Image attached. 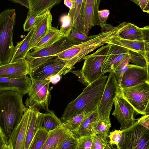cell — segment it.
Instances as JSON below:
<instances>
[{
  "mask_svg": "<svg viewBox=\"0 0 149 149\" xmlns=\"http://www.w3.org/2000/svg\"><path fill=\"white\" fill-rule=\"evenodd\" d=\"M148 80H149L146 67L131 64L123 74L119 86L121 88L131 86Z\"/></svg>",
  "mask_w": 149,
  "mask_h": 149,
  "instance_id": "16",
  "label": "cell"
},
{
  "mask_svg": "<svg viewBox=\"0 0 149 149\" xmlns=\"http://www.w3.org/2000/svg\"><path fill=\"white\" fill-rule=\"evenodd\" d=\"M107 43L119 45L126 48L129 50L140 53L146 58V54L148 52V43L144 40L143 41H137L125 40L120 38L116 36L107 42Z\"/></svg>",
  "mask_w": 149,
  "mask_h": 149,
  "instance_id": "20",
  "label": "cell"
},
{
  "mask_svg": "<svg viewBox=\"0 0 149 149\" xmlns=\"http://www.w3.org/2000/svg\"><path fill=\"white\" fill-rule=\"evenodd\" d=\"M61 25L59 29L61 37H68L74 27L73 16L69 12L68 15L62 16L60 19Z\"/></svg>",
  "mask_w": 149,
  "mask_h": 149,
  "instance_id": "30",
  "label": "cell"
},
{
  "mask_svg": "<svg viewBox=\"0 0 149 149\" xmlns=\"http://www.w3.org/2000/svg\"><path fill=\"white\" fill-rule=\"evenodd\" d=\"M62 0H28L29 12L33 15L37 16L59 4Z\"/></svg>",
  "mask_w": 149,
  "mask_h": 149,
  "instance_id": "25",
  "label": "cell"
},
{
  "mask_svg": "<svg viewBox=\"0 0 149 149\" xmlns=\"http://www.w3.org/2000/svg\"><path fill=\"white\" fill-rule=\"evenodd\" d=\"M122 131L119 149H149V130L137 121L130 127Z\"/></svg>",
  "mask_w": 149,
  "mask_h": 149,
  "instance_id": "7",
  "label": "cell"
},
{
  "mask_svg": "<svg viewBox=\"0 0 149 149\" xmlns=\"http://www.w3.org/2000/svg\"><path fill=\"white\" fill-rule=\"evenodd\" d=\"M98 0H84L82 18L84 33L87 35L93 26H100Z\"/></svg>",
  "mask_w": 149,
  "mask_h": 149,
  "instance_id": "13",
  "label": "cell"
},
{
  "mask_svg": "<svg viewBox=\"0 0 149 149\" xmlns=\"http://www.w3.org/2000/svg\"><path fill=\"white\" fill-rule=\"evenodd\" d=\"M37 16L31 15L29 12L23 25L24 31H29L33 25Z\"/></svg>",
  "mask_w": 149,
  "mask_h": 149,
  "instance_id": "42",
  "label": "cell"
},
{
  "mask_svg": "<svg viewBox=\"0 0 149 149\" xmlns=\"http://www.w3.org/2000/svg\"></svg>",
  "mask_w": 149,
  "mask_h": 149,
  "instance_id": "54",
  "label": "cell"
},
{
  "mask_svg": "<svg viewBox=\"0 0 149 149\" xmlns=\"http://www.w3.org/2000/svg\"><path fill=\"white\" fill-rule=\"evenodd\" d=\"M130 63L132 64L142 67L147 66V62L146 58L143 55L140 53L129 51Z\"/></svg>",
  "mask_w": 149,
  "mask_h": 149,
  "instance_id": "37",
  "label": "cell"
},
{
  "mask_svg": "<svg viewBox=\"0 0 149 149\" xmlns=\"http://www.w3.org/2000/svg\"><path fill=\"white\" fill-rule=\"evenodd\" d=\"M49 132L39 129L34 135L29 149H41L48 137Z\"/></svg>",
  "mask_w": 149,
  "mask_h": 149,
  "instance_id": "33",
  "label": "cell"
},
{
  "mask_svg": "<svg viewBox=\"0 0 149 149\" xmlns=\"http://www.w3.org/2000/svg\"><path fill=\"white\" fill-rule=\"evenodd\" d=\"M120 89L114 72L111 71L97 107L99 119H110L114 100L118 95Z\"/></svg>",
  "mask_w": 149,
  "mask_h": 149,
  "instance_id": "10",
  "label": "cell"
},
{
  "mask_svg": "<svg viewBox=\"0 0 149 149\" xmlns=\"http://www.w3.org/2000/svg\"><path fill=\"white\" fill-rule=\"evenodd\" d=\"M138 5L143 10L146 7L149 0H130Z\"/></svg>",
  "mask_w": 149,
  "mask_h": 149,
  "instance_id": "47",
  "label": "cell"
},
{
  "mask_svg": "<svg viewBox=\"0 0 149 149\" xmlns=\"http://www.w3.org/2000/svg\"><path fill=\"white\" fill-rule=\"evenodd\" d=\"M62 124V121L52 111L45 113L38 111V129L49 132Z\"/></svg>",
  "mask_w": 149,
  "mask_h": 149,
  "instance_id": "24",
  "label": "cell"
},
{
  "mask_svg": "<svg viewBox=\"0 0 149 149\" xmlns=\"http://www.w3.org/2000/svg\"><path fill=\"white\" fill-rule=\"evenodd\" d=\"M30 68L26 58L0 65V77L17 78L29 75Z\"/></svg>",
  "mask_w": 149,
  "mask_h": 149,
  "instance_id": "18",
  "label": "cell"
},
{
  "mask_svg": "<svg viewBox=\"0 0 149 149\" xmlns=\"http://www.w3.org/2000/svg\"><path fill=\"white\" fill-rule=\"evenodd\" d=\"M52 15L49 10L37 17L33 25L35 30L30 42L29 51L48 33L52 26Z\"/></svg>",
  "mask_w": 149,
  "mask_h": 149,
  "instance_id": "14",
  "label": "cell"
},
{
  "mask_svg": "<svg viewBox=\"0 0 149 149\" xmlns=\"http://www.w3.org/2000/svg\"><path fill=\"white\" fill-rule=\"evenodd\" d=\"M113 148L107 139L98 134L93 135L91 149H111Z\"/></svg>",
  "mask_w": 149,
  "mask_h": 149,
  "instance_id": "35",
  "label": "cell"
},
{
  "mask_svg": "<svg viewBox=\"0 0 149 149\" xmlns=\"http://www.w3.org/2000/svg\"><path fill=\"white\" fill-rule=\"evenodd\" d=\"M31 79V84L25 103L27 108L39 107L47 112L50 111L48 108L50 81L47 79L37 80Z\"/></svg>",
  "mask_w": 149,
  "mask_h": 149,
  "instance_id": "9",
  "label": "cell"
},
{
  "mask_svg": "<svg viewBox=\"0 0 149 149\" xmlns=\"http://www.w3.org/2000/svg\"><path fill=\"white\" fill-rule=\"evenodd\" d=\"M73 2L74 3H75V0H72Z\"/></svg>",
  "mask_w": 149,
  "mask_h": 149,
  "instance_id": "53",
  "label": "cell"
},
{
  "mask_svg": "<svg viewBox=\"0 0 149 149\" xmlns=\"http://www.w3.org/2000/svg\"><path fill=\"white\" fill-rule=\"evenodd\" d=\"M93 135L78 138L77 149H91Z\"/></svg>",
  "mask_w": 149,
  "mask_h": 149,
  "instance_id": "40",
  "label": "cell"
},
{
  "mask_svg": "<svg viewBox=\"0 0 149 149\" xmlns=\"http://www.w3.org/2000/svg\"><path fill=\"white\" fill-rule=\"evenodd\" d=\"M111 126L110 119H99L93 125V134H98L107 139Z\"/></svg>",
  "mask_w": 149,
  "mask_h": 149,
  "instance_id": "31",
  "label": "cell"
},
{
  "mask_svg": "<svg viewBox=\"0 0 149 149\" xmlns=\"http://www.w3.org/2000/svg\"><path fill=\"white\" fill-rule=\"evenodd\" d=\"M31 84V79L27 75L17 78L0 77V93L13 91L24 95L29 93Z\"/></svg>",
  "mask_w": 149,
  "mask_h": 149,
  "instance_id": "15",
  "label": "cell"
},
{
  "mask_svg": "<svg viewBox=\"0 0 149 149\" xmlns=\"http://www.w3.org/2000/svg\"><path fill=\"white\" fill-rule=\"evenodd\" d=\"M61 37L59 33V29L52 26L47 34L32 49L36 51L47 47L55 42Z\"/></svg>",
  "mask_w": 149,
  "mask_h": 149,
  "instance_id": "28",
  "label": "cell"
},
{
  "mask_svg": "<svg viewBox=\"0 0 149 149\" xmlns=\"http://www.w3.org/2000/svg\"><path fill=\"white\" fill-rule=\"evenodd\" d=\"M110 45V44H107L103 46L93 54L86 55L83 58L84 61L81 71L89 84L102 75V68Z\"/></svg>",
  "mask_w": 149,
  "mask_h": 149,
  "instance_id": "8",
  "label": "cell"
},
{
  "mask_svg": "<svg viewBox=\"0 0 149 149\" xmlns=\"http://www.w3.org/2000/svg\"><path fill=\"white\" fill-rule=\"evenodd\" d=\"M16 17L15 9L4 10L0 14V65L9 63L13 55V31Z\"/></svg>",
  "mask_w": 149,
  "mask_h": 149,
  "instance_id": "4",
  "label": "cell"
},
{
  "mask_svg": "<svg viewBox=\"0 0 149 149\" xmlns=\"http://www.w3.org/2000/svg\"><path fill=\"white\" fill-rule=\"evenodd\" d=\"M14 3H19L21 5L26 7L28 9H29V5L28 0H9Z\"/></svg>",
  "mask_w": 149,
  "mask_h": 149,
  "instance_id": "48",
  "label": "cell"
},
{
  "mask_svg": "<svg viewBox=\"0 0 149 149\" xmlns=\"http://www.w3.org/2000/svg\"><path fill=\"white\" fill-rule=\"evenodd\" d=\"M129 50L125 47L117 45L110 44L107 56L104 60L102 68V75L110 72L127 54Z\"/></svg>",
  "mask_w": 149,
  "mask_h": 149,
  "instance_id": "19",
  "label": "cell"
},
{
  "mask_svg": "<svg viewBox=\"0 0 149 149\" xmlns=\"http://www.w3.org/2000/svg\"><path fill=\"white\" fill-rule=\"evenodd\" d=\"M141 29L142 32L143 40L147 42L148 44V52L146 54V58L147 64V68L149 80V26H145L141 28Z\"/></svg>",
  "mask_w": 149,
  "mask_h": 149,
  "instance_id": "41",
  "label": "cell"
},
{
  "mask_svg": "<svg viewBox=\"0 0 149 149\" xmlns=\"http://www.w3.org/2000/svg\"><path fill=\"white\" fill-rule=\"evenodd\" d=\"M72 133L63 124L49 132L47 139L41 149H57L58 146Z\"/></svg>",
  "mask_w": 149,
  "mask_h": 149,
  "instance_id": "21",
  "label": "cell"
},
{
  "mask_svg": "<svg viewBox=\"0 0 149 149\" xmlns=\"http://www.w3.org/2000/svg\"><path fill=\"white\" fill-rule=\"evenodd\" d=\"M97 36V35L88 36L73 28L68 37L78 45L91 40L95 38Z\"/></svg>",
  "mask_w": 149,
  "mask_h": 149,
  "instance_id": "36",
  "label": "cell"
},
{
  "mask_svg": "<svg viewBox=\"0 0 149 149\" xmlns=\"http://www.w3.org/2000/svg\"><path fill=\"white\" fill-rule=\"evenodd\" d=\"M114 109L112 113L120 125V130L127 129L136 122L134 117L135 110L133 107L124 98L118 95L113 103Z\"/></svg>",
  "mask_w": 149,
  "mask_h": 149,
  "instance_id": "12",
  "label": "cell"
},
{
  "mask_svg": "<svg viewBox=\"0 0 149 149\" xmlns=\"http://www.w3.org/2000/svg\"><path fill=\"white\" fill-rule=\"evenodd\" d=\"M84 1V0H75V7L72 9L73 12V28L84 33L82 18Z\"/></svg>",
  "mask_w": 149,
  "mask_h": 149,
  "instance_id": "29",
  "label": "cell"
},
{
  "mask_svg": "<svg viewBox=\"0 0 149 149\" xmlns=\"http://www.w3.org/2000/svg\"><path fill=\"white\" fill-rule=\"evenodd\" d=\"M142 10L144 12L149 13V0L145 8Z\"/></svg>",
  "mask_w": 149,
  "mask_h": 149,
  "instance_id": "50",
  "label": "cell"
},
{
  "mask_svg": "<svg viewBox=\"0 0 149 149\" xmlns=\"http://www.w3.org/2000/svg\"><path fill=\"white\" fill-rule=\"evenodd\" d=\"M70 72H71L77 76L78 77V80L81 82L84 86H87L89 84L84 78L81 72V70H71Z\"/></svg>",
  "mask_w": 149,
  "mask_h": 149,
  "instance_id": "45",
  "label": "cell"
},
{
  "mask_svg": "<svg viewBox=\"0 0 149 149\" xmlns=\"http://www.w3.org/2000/svg\"><path fill=\"white\" fill-rule=\"evenodd\" d=\"M99 119L97 108L93 111L87 113L78 129L72 133L76 137H81L94 135L93 126Z\"/></svg>",
  "mask_w": 149,
  "mask_h": 149,
  "instance_id": "22",
  "label": "cell"
},
{
  "mask_svg": "<svg viewBox=\"0 0 149 149\" xmlns=\"http://www.w3.org/2000/svg\"><path fill=\"white\" fill-rule=\"evenodd\" d=\"M64 3L70 10L74 8L75 7V3L72 0H64Z\"/></svg>",
  "mask_w": 149,
  "mask_h": 149,
  "instance_id": "49",
  "label": "cell"
},
{
  "mask_svg": "<svg viewBox=\"0 0 149 149\" xmlns=\"http://www.w3.org/2000/svg\"><path fill=\"white\" fill-rule=\"evenodd\" d=\"M109 13V10L107 9L99 11V16L101 27L107 24V19Z\"/></svg>",
  "mask_w": 149,
  "mask_h": 149,
  "instance_id": "43",
  "label": "cell"
},
{
  "mask_svg": "<svg viewBox=\"0 0 149 149\" xmlns=\"http://www.w3.org/2000/svg\"><path fill=\"white\" fill-rule=\"evenodd\" d=\"M137 120L138 123L149 130V118L148 115H143Z\"/></svg>",
  "mask_w": 149,
  "mask_h": 149,
  "instance_id": "44",
  "label": "cell"
},
{
  "mask_svg": "<svg viewBox=\"0 0 149 149\" xmlns=\"http://www.w3.org/2000/svg\"><path fill=\"white\" fill-rule=\"evenodd\" d=\"M31 114L24 145V149H29L33 137L38 129V111L36 107L30 108Z\"/></svg>",
  "mask_w": 149,
  "mask_h": 149,
  "instance_id": "27",
  "label": "cell"
},
{
  "mask_svg": "<svg viewBox=\"0 0 149 149\" xmlns=\"http://www.w3.org/2000/svg\"><path fill=\"white\" fill-rule=\"evenodd\" d=\"M78 142V138L72 133L58 146L57 149H77Z\"/></svg>",
  "mask_w": 149,
  "mask_h": 149,
  "instance_id": "38",
  "label": "cell"
},
{
  "mask_svg": "<svg viewBox=\"0 0 149 149\" xmlns=\"http://www.w3.org/2000/svg\"><path fill=\"white\" fill-rule=\"evenodd\" d=\"M120 88L118 95L130 104L136 113L145 115L149 101V80L134 86Z\"/></svg>",
  "mask_w": 149,
  "mask_h": 149,
  "instance_id": "6",
  "label": "cell"
},
{
  "mask_svg": "<svg viewBox=\"0 0 149 149\" xmlns=\"http://www.w3.org/2000/svg\"><path fill=\"white\" fill-rule=\"evenodd\" d=\"M23 96L19 92L13 91L0 93L1 149H10L11 136L27 109L23 102Z\"/></svg>",
  "mask_w": 149,
  "mask_h": 149,
  "instance_id": "1",
  "label": "cell"
},
{
  "mask_svg": "<svg viewBox=\"0 0 149 149\" xmlns=\"http://www.w3.org/2000/svg\"><path fill=\"white\" fill-rule=\"evenodd\" d=\"M67 61L59 58L44 62L30 70V78L37 80H44L53 75H65L69 72Z\"/></svg>",
  "mask_w": 149,
  "mask_h": 149,
  "instance_id": "11",
  "label": "cell"
},
{
  "mask_svg": "<svg viewBox=\"0 0 149 149\" xmlns=\"http://www.w3.org/2000/svg\"><path fill=\"white\" fill-rule=\"evenodd\" d=\"M77 43L68 37H62L55 42L47 47L38 51L29 52L26 59L30 70L39 65L56 58V54L70 47L77 45Z\"/></svg>",
  "mask_w": 149,
  "mask_h": 149,
  "instance_id": "5",
  "label": "cell"
},
{
  "mask_svg": "<svg viewBox=\"0 0 149 149\" xmlns=\"http://www.w3.org/2000/svg\"><path fill=\"white\" fill-rule=\"evenodd\" d=\"M61 78V75L56 74L51 76L45 79L49 80L53 84H56L60 81Z\"/></svg>",
  "mask_w": 149,
  "mask_h": 149,
  "instance_id": "46",
  "label": "cell"
},
{
  "mask_svg": "<svg viewBox=\"0 0 149 149\" xmlns=\"http://www.w3.org/2000/svg\"><path fill=\"white\" fill-rule=\"evenodd\" d=\"M31 111L30 108H27L21 122L13 132L10 141V149H24Z\"/></svg>",
  "mask_w": 149,
  "mask_h": 149,
  "instance_id": "17",
  "label": "cell"
},
{
  "mask_svg": "<svg viewBox=\"0 0 149 149\" xmlns=\"http://www.w3.org/2000/svg\"><path fill=\"white\" fill-rule=\"evenodd\" d=\"M119 28V25L109 31L101 32L95 38L84 42L74 45L55 56L67 61V67L70 72L74 68V66L83 60L84 57L88 54L107 43L117 36Z\"/></svg>",
  "mask_w": 149,
  "mask_h": 149,
  "instance_id": "3",
  "label": "cell"
},
{
  "mask_svg": "<svg viewBox=\"0 0 149 149\" xmlns=\"http://www.w3.org/2000/svg\"><path fill=\"white\" fill-rule=\"evenodd\" d=\"M35 27L33 26L24 38L17 43L15 46L13 55L10 63L26 58V55L29 52V49L30 42Z\"/></svg>",
  "mask_w": 149,
  "mask_h": 149,
  "instance_id": "26",
  "label": "cell"
},
{
  "mask_svg": "<svg viewBox=\"0 0 149 149\" xmlns=\"http://www.w3.org/2000/svg\"><path fill=\"white\" fill-rule=\"evenodd\" d=\"M122 132V130H115L111 132L108 136L110 144L112 146L115 145L118 149H119V145L121 140Z\"/></svg>",
  "mask_w": 149,
  "mask_h": 149,
  "instance_id": "39",
  "label": "cell"
},
{
  "mask_svg": "<svg viewBox=\"0 0 149 149\" xmlns=\"http://www.w3.org/2000/svg\"><path fill=\"white\" fill-rule=\"evenodd\" d=\"M107 79V76L103 75L86 86L77 97L68 104L61 117L62 122L79 114H87L97 108Z\"/></svg>",
  "mask_w": 149,
  "mask_h": 149,
  "instance_id": "2",
  "label": "cell"
},
{
  "mask_svg": "<svg viewBox=\"0 0 149 149\" xmlns=\"http://www.w3.org/2000/svg\"><path fill=\"white\" fill-rule=\"evenodd\" d=\"M87 114L81 113L69 119L62 122V123L69 130L73 133L78 129Z\"/></svg>",
  "mask_w": 149,
  "mask_h": 149,
  "instance_id": "34",
  "label": "cell"
},
{
  "mask_svg": "<svg viewBox=\"0 0 149 149\" xmlns=\"http://www.w3.org/2000/svg\"><path fill=\"white\" fill-rule=\"evenodd\" d=\"M119 25L120 28L117 36L125 40L143 41L141 28L133 24L123 22Z\"/></svg>",
  "mask_w": 149,
  "mask_h": 149,
  "instance_id": "23",
  "label": "cell"
},
{
  "mask_svg": "<svg viewBox=\"0 0 149 149\" xmlns=\"http://www.w3.org/2000/svg\"><path fill=\"white\" fill-rule=\"evenodd\" d=\"M129 63L130 56L129 53L120 61L113 70L119 85L123 74L131 65Z\"/></svg>",
  "mask_w": 149,
  "mask_h": 149,
  "instance_id": "32",
  "label": "cell"
},
{
  "mask_svg": "<svg viewBox=\"0 0 149 149\" xmlns=\"http://www.w3.org/2000/svg\"><path fill=\"white\" fill-rule=\"evenodd\" d=\"M145 115H148L149 118V101L146 108Z\"/></svg>",
  "mask_w": 149,
  "mask_h": 149,
  "instance_id": "51",
  "label": "cell"
},
{
  "mask_svg": "<svg viewBox=\"0 0 149 149\" xmlns=\"http://www.w3.org/2000/svg\"><path fill=\"white\" fill-rule=\"evenodd\" d=\"M100 1H101V0H98L99 4V5H100Z\"/></svg>",
  "mask_w": 149,
  "mask_h": 149,
  "instance_id": "52",
  "label": "cell"
}]
</instances>
